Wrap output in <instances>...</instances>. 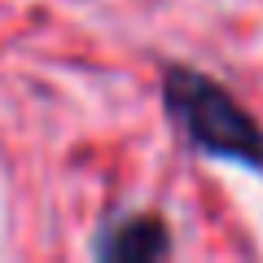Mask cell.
<instances>
[{"mask_svg":"<svg viewBox=\"0 0 263 263\" xmlns=\"http://www.w3.org/2000/svg\"><path fill=\"white\" fill-rule=\"evenodd\" d=\"M162 101L176 127L189 136V145H197L202 154L241 162V167H263V127L211 75L193 66H171L162 79Z\"/></svg>","mask_w":263,"mask_h":263,"instance_id":"6da1fadb","label":"cell"},{"mask_svg":"<svg viewBox=\"0 0 263 263\" xmlns=\"http://www.w3.org/2000/svg\"><path fill=\"white\" fill-rule=\"evenodd\" d=\"M97 259H114V263H149V259H167L171 254V233L158 215H123L114 224L101 228L92 246Z\"/></svg>","mask_w":263,"mask_h":263,"instance_id":"7a4b0ae2","label":"cell"}]
</instances>
